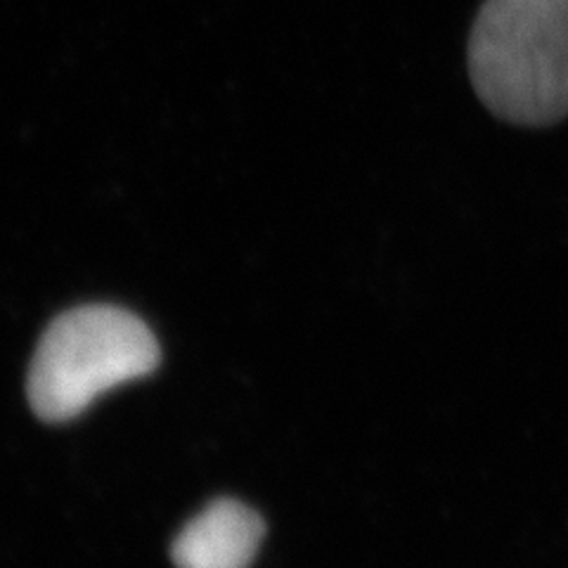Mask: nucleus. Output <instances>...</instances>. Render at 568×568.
Masks as SVG:
<instances>
[{"instance_id": "nucleus-1", "label": "nucleus", "mask_w": 568, "mask_h": 568, "mask_svg": "<svg viewBox=\"0 0 568 568\" xmlns=\"http://www.w3.org/2000/svg\"><path fill=\"white\" fill-rule=\"evenodd\" d=\"M469 79L488 110L514 126L568 116V0H484L469 48Z\"/></svg>"}, {"instance_id": "nucleus-2", "label": "nucleus", "mask_w": 568, "mask_h": 568, "mask_svg": "<svg viewBox=\"0 0 568 568\" xmlns=\"http://www.w3.org/2000/svg\"><path fill=\"white\" fill-rule=\"evenodd\" d=\"M162 351L150 327L116 306H81L55 317L36 346L27 377L43 422L79 417L104 390L156 369Z\"/></svg>"}, {"instance_id": "nucleus-3", "label": "nucleus", "mask_w": 568, "mask_h": 568, "mask_svg": "<svg viewBox=\"0 0 568 568\" xmlns=\"http://www.w3.org/2000/svg\"><path fill=\"white\" fill-rule=\"evenodd\" d=\"M263 536L265 524L252 507L221 497L178 532L171 559L175 568H248Z\"/></svg>"}]
</instances>
